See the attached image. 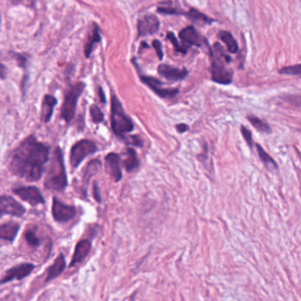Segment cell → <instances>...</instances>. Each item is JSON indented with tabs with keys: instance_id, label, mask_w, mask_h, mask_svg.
Wrapping results in <instances>:
<instances>
[{
	"instance_id": "6da1fadb",
	"label": "cell",
	"mask_w": 301,
	"mask_h": 301,
	"mask_svg": "<svg viewBox=\"0 0 301 301\" xmlns=\"http://www.w3.org/2000/svg\"><path fill=\"white\" fill-rule=\"evenodd\" d=\"M50 148L34 135L24 139L10 154L9 170L13 175L29 182L38 181L49 161Z\"/></svg>"
},
{
	"instance_id": "7a4b0ae2",
	"label": "cell",
	"mask_w": 301,
	"mask_h": 301,
	"mask_svg": "<svg viewBox=\"0 0 301 301\" xmlns=\"http://www.w3.org/2000/svg\"><path fill=\"white\" fill-rule=\"evenodd\" d=\"M67 183L63 153L60 147H58L53 152L49 170L44 179V187L50 191L61 192L66 189Z\"/></svg>"
},
{
	"instance_id": "3957f363",
	"label": "cell",
	"mask_w": 301,
	"mask_h": 301,
	"mask_svg": "<svg viewBox=\"0 0 301 301\" xmlns=\"http://www.w3.org/2000/svg\"><path fill=\"white\" fill-rule=\"evenodd\" d=\"M210 59L212 80L222 85L231 84L233 72L226 65L230 63L232 60L218 43H215L213 48L210 49Z\"/></svg>"
},
{
	"instance_id": "277c9868",
	"label": "cell",
	"mask_w": 301,
	"mask_h": 301,
	"mask_svg": "<svg viewBox=\"0 0 301 301\" xmlns=\"http://www.w3.org/2000/svg\"><path fill=\"white\" fill-rule=\"evenodd\" d=\"M111 123L112 129L120 139L126 141V134L134 129L132 119L126 115L122 103L115 94H112L111 99Z\"/></svg>"
},
{
	"instance_id": "5b68a950",
	"label": "cell",
	"mask_w": 301,
	"mask_h": 301,
	"mask_svg": "<svg viewBox=\"0 0 301 301\" xmlns=\"http://www.w3.org/2000/svg\"><path fill=\"white\" fill-rule=\"evenodd\" d=\"M85 88L86 84L83 81H79L70 87L65 93L63 104L60 110V116L66 123L71 122L75 116L78 100L79 96L83 95Z\"/></svg>"
},
{
	"instance_id": "8992f818",
	"label": "cell",
	"mask_w": 301,
	"mask_h": 301,
	"mask_svg": "<svg viewBox=\"0 0 301 301\" xmlns=\"http://www.w3.org/2000/svg\"><path fill=\"white\" fill-rule=\"evenodd\" d=\"M98 150L96 143L90 140H80L73 144L70 151V165L76 169L83 160Z\"/></svg>"
},
{
	"instance_id": "52a82bcc",
	"label": "cell",
	"mask_w": 301,
	"mask_h": 301,
	"mask_svg": "<svg viewBox=\"0 0 301 301\" xmlns=\"http://www.w3.org/2000/svg\"><path fill=\"white\" fill-rule=\"evenodd\" d=\"M138 73H139L140 79L145 84L146 86L149 87V89L152 90L153 92L155 93L156 96L159 97L163 98V99H171V98L175 97L179 94V89L163 88L162 85H165V84L160 79L152 76H149V75H145L140 72Z\"/></svg>"
},
{
	"instance_id": "ba28073f",
	"label": "cell",
	"mask_w": 301,
	"mask_h": 301,
	"mask_svg": "<svg viewBox=\"0 0 301 301\" xmlns=\"http://www.w3.org/2000/svg\"><path fill=\"white\" fill-rule=\"evenodd\" d=\"M53 218L59 223H66L72 220L76 215L77 209L74 206L66 205L60 202L57 197H54L52 201Z\"/></svg>"
},
{
	"instance_id": "9c48e42d",
	"label": "cell",
	"mask_w": 301,
	"mask_h": 301,
	"mask_svg": "<svg viewBox=\"0 0 301 301\" xmlns=\"http://www.w3.org/2000/svg\"><path fill=\"white\" fill-rule=\"evenodd\" d=\"M13 192L24 202H29L30 205L37 206L45 203V200L43 198L42 193L37 186H20L13 188Z\"/></svg>"
},
{
	"instance_id": "30bf717a",
	"label": "cell",
	"mask_w": 301,
	"mask_h": 301,
	"mask_svg": "<svg viewBox=\"0 0 301 301\" xmlns=\"http://www.w3.org/2000/svg\"><path fill=\"white\" fill-rule=\"evenodd\" d=\"M159 26H160V20L156 15L153 13L145 14L138 20V24H137L138 37L154 35L158 31Z\"/></svg>"
},
{
	"instance_id": "8fae6325",
	"label": "cell",
	"mask_w": 301,
	"mask_h": 301,
	"mask_svg": "<svg viewBox=\"0 0 301 301\" xmlns=\"http://www.w3.org/2000/svg\"><path fill=\"white\" fill-rule=\"evenodd\" d=\"M35 268L36 266L33 263H21V264L14 266L5 272L1 279V284L4 285L13 280H21L26 278L28 276H30Z\"/></svg>"
},
{
	"instance_id": "7c38bea8",
	"label": "cell",
	"mask_w": 301,
	"mask_h": 301,
	"mask_svg": "<svg viewBox=\"0 0 301 301\" xmlns=\"http://www.w3.org/2000/svg\"><path fill=\"white\" fill-rule=\"evenodd\" d=\"M0 211L1 215H10L21 217L26 213V209L13 197L2 196L0 199Z\"/></svg>"
},
{
	"instance_id": "4fadbf2b",
	"label": "cell",
	"mask_w": 301,
	"mask_h": 301,
	"mask_svg": "<svg viewBox=\"0 0 301 301\" xmlns=\"http://www.w3.org/2000/svg\"><path fill=\"white\" fill-rule=\"evenodd\" d=\"M106 172L109 174L114 182L122 179V170L120 167V157L117 153H109L105 156Z\"/></svg>"
},
{
	"instance_id": "5bb4252c",
	"label": "cell",
	"mask_w": 301,
	"mask_h": 301,
	"mask_svg": "<svg viewBox=\"0 0 301 301\" xmlns=\"http://www.w3.org/2000/svg\"><path fill=\"white\" fill-rule=\"evenodd\" d=\"M157 72L161 76L171 81H179L185 79L189 72L185 68H178L167 64H160L157 67Z\"/></svg>"
},
{
	"instance_id": "9a60e30c",
	"label": "cell",
	"mask_w": 301,
	"mask_h": 301,
	"mask_svg": "<svg viewBox=\"0 0 301 301\" xmlns=\"http://www.w3.org/2000/svg\"><path fill=\"white\" fill-rule=\"evenodd\" d=\"M179 38L182 40L183 43H186L189 47L202 46L203 43H207L205 38L195 29V26H188L183 29L179 32Z\"/></svg>"
},
{
	"instance_id": "2e32d148",
	"label": "cell",
	"mask_w": 301,
	"mask_h": 301,
	"mask_svg": "<svg viewBox=\"0 0 301 301\" xmlns=\"http://www.w3.org/2000/svg\"><path fill=\"white\" fill-rule=\"evenodd\" d=\"M92 248V244L90 239H81L77 243L74 253H73L72 262L70 263L69 267H73L79 262H83L84 259L89 255Z\"/></svg>"
},
{
	"instance_id": "e0dca14e",
	"label": "cell",
	"mask_w": 301,
	"mask_h": 301,
	"mask_svg": "<svg viewBox=\"0 0 301 301\" xmlns=\"http://www.w3.org/2000/svg\"><path fill=\"white\" fill-rule=\"evenodd\" d=\"M58 103L56 97L51 95H45L43 96L41 110V120L42 122L48 123L52 118L54 107Z\"/></svg>"
},
{
	"instance_id": "ac0fdd59",
	"label": "cell",
	"mask_w": 301,
	"mask_h": 301,
	"mask_svg": "<svg viewBox=\"0 0 301 301\" xmlns=\"http://www.w3.org/2000/svg\"><path fill=\"white\" fill-rule=\"evenodd\" d=\"M101 42V34H100V28L97 24L93 23V29L91 33L87 38L86 43L84 45V54L87 59H90L91 53L94 50L96 44Z\"/></svg>"
},
{
	"instance_id": "d6986e66",
	"label": "cell",
	"mask_w": 301,
	"mask_h": 301,
	"mask_svg": "<svg viewBox=\"0 0 301 301\" xmlns=\"http://www.w3.org/2000/svg\"><path fill=\"white\" fill-rule=\"evenodd\" d=\"M66 266L65 256L63 254H60L59 257L55 260V262H53V264L48 269L45 282L51 281L54 278H58L59 276L61 275L65 270Z\"/></svg>"
},
{
	"instance_id": "ffe728a7",
	"label": "cell",
	"mask_w": 301,
	"mask_h": 301,
	"mask_svg": "<svg viewBox=\"0 0 301 301\" xmlns=\"http://www.w3.org/2000/svg\"><path fill=\"white\" fill-rule=\"evenodd\" d=\"M20 225L14 222L4 223L0 227V237L2 239L13 242L20 230Z\"/></svg>"
},
{
	"instance_id": "44dd1931",
	"label": "cell",
	"mask_w": 301,
	"mask_h": 301,
	"mask_svg": "<svg viewBox=\"0 0 301 301\" xmlns=\"http://www.w3.org/2000/svg\"><path fill=\"white\" fill-rule=\"evenodd\" d=\"M139 165V159L137 157L135 150L131 149V148L126 149V159L124 160V162H123V166L125 167L126 172H132L136 168H138Z\"/></svg>"
},
{
	"instance_id": "7402d4cb",
	"label": "cell",
	"mask_w": 301,
	"mask_h": 301,
	"mask_svg": "<svg viewBox=\"0 0 301 301\" xmlns=\"http://www.w3.org/2000/svg\"><path fill=\"white\" fill-rule=\"evenodd\" d=\"M219 37L225 43L229 52L232 53V54L238 52V43H237V41H236L235 38L233 37L232 34L228 32V31L221 30L219 32Z\"/></svg>"
},
{
	"instance_id": "603a6c76",
	"label": "cell",
	"mask_w": 301,
	"mask_h": 301,
	"mask_svg": "<svg viewBox=\"0 0 301 301\" xmlns=\"http://www.w3.org/2000/svg\"><path fill=\"white\" fill-rule=\"evenodd\" d=\"M173 2H162L159 4L157 12L166 15H185L186 14L185 11H183L180 7H172Z\"/></svg>"
},
{
	"instance_id": "cb8c5ba5",
	"label": "cell",
	"mask_w": 301,
	"mask_h": 301,
	"mask_svg": "<svg viewBox=\"0 0 301 301\" xmlns=\"http://www.w3.org/2000/svg\"><path fill=\"white\" fill-rule=\"evenodd\" d=\"M256 149L258 152L259 157L262 160L265 166L268 170H277L278 168V163L276 162L275 160L272 158L271 156L268 155V153L265 151L263 148L260 144H256Z\"/></svg>"
},
{
	"instance_id": "d4e9b609",
	"label": "cell",
	"mask_w": 301,
	"mask_h": 301,
	"mask_svg": "<svg viewBox=\"0 0 301 301\" xmlns=\"http://www.w3.org/2000/svg\"><path fill=\"white\" fill-rule=\"evenodd\" d=\"M100 167H101V162H100L99 160H97V159L92 160V161H90L88 163L86 168L84 169L85 171H84V175L83 177V185L86 184V185H88L89 181H90V177L94 175L96 172H97Z\"/></svg>"
},
{
	"instance_id": "484cf974",
	"label": "cell",
	"mask_w": 301,
	"mask_h": 301,
	"mask_svg": "<svg viewBox=\"0 0 301 301\" xmlns=\"http://www.w3.org/2000/svg\"><path fill=\"white\" fill-rule=\"evenodd\" d=\"M248 119H249V122L251 123L252 126H254L255 129L259 132H263V133H270L272 132L271 127L269 126L268 123L263 121L258 117L249 115L248 116Z\"/></svg>"
},
{
	"instance_id": "4316f807",
	"label": "cell",
	"mask_w": 301,
	"mask_h": 301,
	"mask_svg": "<svg viewBox=\"0 0 301 301\" xmlns=\"http://www.w3.org/2000/svg\"><path fill=\"white\" fill-rule=\"evenodd\" d=\"M185 16L189 18L190 20H194L195 22L202 21L203 23H211L213 21H215V20L210 19L209 17L205 15L204 13H200L198 10L194 9V8H191V9L186 13Z\"/></svg>"
},
{
	"instance_id": "83f0119b",
	"label": "cell",
	"mask_w": 301,
	"mask_h": 301,
	"mask_svg": "<svg viewBox=\"0 0 301 301\" xmlns=\"http://www.w3.org/2000/svg\"><path fill=\"white\" fill-rule=\"evenodd\" d=\"M24 238L26 240V243L32 247V248H38L41 245V240L40 238L37 237V233L31 229H28L25 233H24Z\"/></svg>"
},
{
	"instance_id": "f1b7e54d",
	"label": "cell",
	"mask_w": 301,
	"mask_h": 301,
	"mask_svg": "<svg viewBox=\"0 0 301 301\" xmlns=\"http://www.w3.org/2000/svg\"><path fill=\"white\" fill-rule=\"evenodd\" d=\"M166 37H167V39L170 40V41L172 42V45L175 48L176 51L182 53V54H185V53L187 52V50L189 49L188 45L180 44V43H179V41L176 38L175 35H174L173 32L168 31Z\"/></svg>"
},
{
	"instance_id": "f546056e",
	"label": "cell",
	"mask_w": 301,
	"mask_h": 301,
	"mask_svg": "<svg viewBox=\"0 0 301 301\" xmlns=\"http://www.w3.org/2000/svg\"><path fill=\"white\" fill-rule=\"evenodd\" d=\"M278 73L284 75H291V76H298L301 78V64L294 65V66H285L279 70Z\"/></svg>"
},
{
	"instance_id": "4dcf8cb0",
	"label": "cell",
	"mask_w": 301,
	"mask_h": 301,
	"mask_svg": "<svg viewBox=\"0 0 301 301\" xmlns=\"http://www.w3.org/2000/svg\"><path fill=\"white\" fill-rule=\"evenodd\" d=\"M90 112L93 122L95 123V124H99V123L103 122L104 116H103V113H102V111L98 106L96 105V104H92V105L90 106Z\"/></svg>"
},
{
	"instance_id": "1f68e13d",
	"label": "cell",
	"mask_w": 301,
	"mask_h": 301,
	"mask_svg": "<svg viewBox=\"0 0 301 301\" xmlns=\"http://www.w3.org/2000/svg\"><path fill=\"white\" fill-rule=\"evenodd\" d=\"M11 54H12V58H13V60L16 61L17 66L21 67V68L26 67V62H28V58L20 54V53L11 52Z\"/></svg>"
},
{
	"instance_id": "d6a6232c",
	"label": "cell",
	"mask_w": 301,
	"mask_h": 301,
	"mask_svg": "<svg viewBox=\"0 0 301 301\" xmlns=\"http://www.w3.org/2000/svg\"><path fill=\"white\" fill-rule=\"evenodd\" d=\"M241 133L243 137H244V139H245V142L248 143V145L250 147V148H253V146H254V141H253V136H252V132L250 130L248 129L245 126H241Z\"/></svg>"
},
{
	"instance_id": "836d02e7",
	"label": "cell",
	"mask_w": 301,
	"mask_h": 301,
	"mask_svg": "<svg viewBox=\"0 0 301 301\" xmlns=\"http://www.w3.org/2000/svg\"><path fill=\"white\" fill-rule=\"evenodd\" d=\"M152 46L156 50V55L158 57L159 60H162V59H163V51L162 50V43H161V42L159 40H154Z\"/></svg>"
},
{
	"instance_id": "e575fe53",
	"label": "cell",
	"mask_w": 301,
	"mask_h": 301,
	"mask_svg": "<svg viewBox=\"0 0 301 301\" xmlns=\"http://www.w3.org/2000/svg\"><path fill=\"white\" fill-rule=\"evenodd\" d=\"M285 102L290 103L291 104L293 105H301V95H298V96H286L284 98Z\"/></svg>"
},
{
	"instance_id": "d590c367",
	"label": "cell",
	"mask_w": 301,
	"mask_h": 301,
	"mask_svg": "<svg viewBox=\"0 0 301 301\" xmlns=\"http://www.w3.org/2000/svg\"><path fill=\"white\" fill-rule=\"evenodd\" d=\"M126 143L128 144H132L134 147H138V148H143V141L138 135L131 136L130 140H128Z\"/></svg>"
},
{
	"instance_id": "8d00e7d4",
	"label": "cell",
	"mask_w": 301,
	"mask_h": 301,
	"mask_svg": "<svg viewBox=\"0 0 301 301\" xmlns=\"http://www.w3.org/2000/svg\"><path fill=\"white\" fill-rule=\"evenodd\" d=\"M93 196L97 202H102V199H101V195H100L99 187L96 184V182L94 183L93 185Z\"/></svg>"
},
{
	"instance_id": "74e56055",
	"label": "cell",
	"mask_w": 301,
	"mask_h": 301,
	"mask_svg": "<svg viewBox=\"0 0 301 301\" xmlns=\"http://www.w3.org/2000/svg\"><path fill=\"white\" fill-rule=\"evenodd\" d=\"M189 126L187 125H185V124H179V125H177L176 126V130L179 132V133H183V132H185L186 131H188Z\"/></svg>"
},
{
	"instance_id": "f35d334b",
	"label": "cell",
	"mask_w": 301,
	"mask_h": 301,
	"mask_svg": "<svg viewBox=\"0 0 301 301\" xmlns=\"http://www.w3.org/2000/svg\"><path fill=\"white\" fill-rule=\"evenodd\" d=\"M6 73H7V68L4 64H1V71H0V76L1 79H6Z\"/></svg>"
},
{
	"instance_id": "ab89813d",
	"label": "cell",
	"mask_w": 301,
	"mask_h": 301,
	"mask_svg": "<svg viewBox=\"0 0 301 301\" xmlns=\"http://www.w3.org/2000/svg\"><path fill=\"white\" fill-rule=\"evenodd\" d=\"M98 94H99L100 100L102 101V103H105V96H104V93H103V90H102L101 87L99 88V92H98Z\"/></svg>"
}]
</instances>
